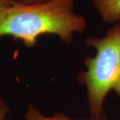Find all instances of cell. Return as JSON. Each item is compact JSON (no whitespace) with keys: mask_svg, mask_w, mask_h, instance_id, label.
<instances>
[{"mask_svg":"<svg viewBox=\"0 0 120 120\" xmlns=\"http://www.w3.org/2000/svg\"><path fill=\"white\" fill-rule=\"evenodd\" d=\"M75 0H49L34 4L15 3L0 12V38L11 36L20 39L27 47L35 45L44 34L57 35L65 43H71L74 34L86 30L85 17L73 8Z\"/></svg>","mask_w":120,"mask_h":120,"instance_id":"obj_1","label":"cell"},{"mask_svg":"<svg viewBox=\"0 0 120 120\" xmlns=\"http://www.w3.org/2000/svg\"><path fill=\"white\" fill-rule=\"evenodd\" d=\"M86 44L96 50L94 57H87L86 71L78 73V82L86 86L90 117L103 115V103L109 91L120 97V22L101 38L91 37Z\"/></svg>","mask_w":120,"mask_h":120,"instance_id":"obj_2","label":"cell"},{"mask_svg":"<svg viewBox=\"0 0 120 120\" xmlns=\"http://www.w3.org/2000/svg\"><path fill=\"white\" fill-rule=\"evenodd\" d=\"M93 4L105 22L113 23L120 20V0H92Z\"/></svg>","mask_w":120,"mask_h":120,"instance_id":"obj_3","label":"cell"},{"mask_svg":"<svg viewBox=\"0 0 120 120\" xmlns=\"http://www.w3.org/2000/svg\"><path fill=\"white\" fill-rule=\"evenodd\" d=\"M26 120H89V119H72L65 114L57 113L52 116L43 115L34 105L30 104L25 114Z\"/></svg>","mask_w":120,"mask_h":120,"instance_id":"obj_4","label":"cell"},{"mask_svg":"<svg viewBox=\"0 0 120 120\" xmlns=\"http://www.w3.org/2000/svg\"><path fill=\"white\" fill-rule=\"evenodd\" d=\"M10 112L9 106L0 97V120H7V116Z\"/></svg>","mask_w":120,"mask_h":120,"instance_id":"obj_5","label":"cell"},{"mask_svg":"<svg viewBox=\"0 0 120 120\" xmlns=\"http://www.w3.org/2000/svg\"><path fill=\"white\" fill-rule=\"evenodd\" d=\"M15 3L20 4H39V3H42L45 2L49 0H13Z\"/></svg>","mask_w":120,"mask_h":120,"instance_id":"obj_6","label":"cell"},{"mask_svg":"<svg viewBox=\"0 0 120 120\" xmlns=\"http://www.w3.org/2000/svg\"><path fill=\"white\" fill-rule=\"evenodd\" d=\"M15 4L13 0H0V12Z\"/></svg>","mask_w":120,"mask_h":120,"instance_id":"obj_7","label":"cell"},{"mask_svg":"<svg viewBox=\"0 0 120 120\" xmlns=\"http://www.w3.org/2000/svg\"><path fill=\"white\" fill-rule=\"evenodd\" d=\"M89 120H109L107 117L103 115L99 116L98 117H90Z\"/></svg>","mask_w":120,"mask_h":120,"instance_id":"obj_8","label":"cell"},{"mask_svg":"<svg viewBox=\"0 0 120 120\" xmlns=\"http://www.w3.org/2000/svg\"><path fill=\"white\" fill-rule=\"evenodd\" d=\"M0 76H1V71H0ZM0 94H1V90H0Z\"/></svg>","mask_w":120,"mask_h":120,"instance_id":"obj_9","label":"cell"}]
</instances>
